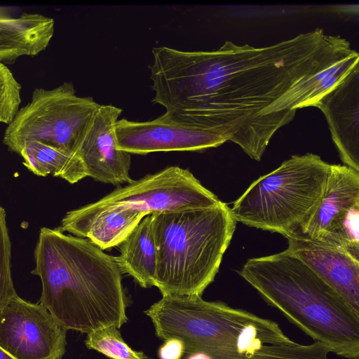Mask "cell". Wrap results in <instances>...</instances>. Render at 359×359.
<instances>
[{
    "label": "cell",
    "mask_w": 359,
    "mask_h": 359,
    "mask_svg": "<svg viewBox=\"0 0 359 359\" xmlns=\"http://www.w3.org/2000/svg\"><path fill=\"white\" fill-rule=\"evenodd\" d=\"M238 274L270 306L331 353L359 358V313L287 250L246 261Z\"/></svg>",
    "instance_id": "3957f363"
},
{
    "label": "cell",
    "mask_w": 359,
    "mask_h": 359,
    "mask_svg": "<svg viewBox=\"0 0 359 359\" xmlns=\"http://www.w3.org/2000/svg\"><path fill=\"white\" fill-rule=\"evenodd\" d=\"M0 359H15L9 355L6 351L0 347Z\"/></svg>",
    "instance_id": "d4e9b609"
},
{
    "label": "cell",
    "mask_w": 359,
    "mask_h": 359,
    "mask_svg": "<svg viewBox=\"0 0 359 359\" xmlns=\"http://www.w3.org/2000/svg\"><path fill=\"white\" fill-rule=\"evenodd\" d=\"M115 259L121 273L132 276L141 287L155 285L157 252L150 215L145 216L120 245V255Z\"/></svg>",
    "instance_id": "e0dca14e"
},
{
    "label": "cell",
    "mask_w": 359,
    "mask_h": 359,
    "mask_svg": "<svg viewBox=\"0 0 359 359\" xmlns=\"http://www.w3.org/2000/svg\"><path fill=\"white\" fill-rule=\"evenodd\" d=\"M184 352L182 341L179 339L169 338L165 339L158 351L160 359H181Z\"/></svg>",
    "instance_id": "603a6c76"
},
{
    "label": "cell",
    "mask_w": 359,
    "mask_h": 359,
    "mask_svg": "<svg viewBox=\"0 0 359 359\" xmlns=\"http://www.w3.org/2000/svg\"><path fill=\"white\" fill-rule=\"evenodd\" d=\"M11 245L6 222V212L0 207V312L17 295L11 270Z\"/></svg>",
    "instance_id": "44dd1931"
},
{
    "label": "cell",
    "mask_w": 359,
    "mask_h": 359,
    "mask_svg": "<svg viewBox=\"0 0 359 359\" xmlns=\"http://www.w3.org/2000/svg\"><path fill=\"white\" fill-rule=\"evenodd\" d=\"M67 331L40 303L18 294L0 312V347L15 359H62Z\"/></svg>",
    "instance_id": "30bf717a"
},
{
    "label": "cell",
    "mask_w": 359,
    "mask_h": 359,
    "mask_svg": "<svg viewBox=\"0 0 359 359\" xmlns=\"http://www.w3.org/2000/svg\"><path fill=\"white\" fill-rule=\"evenodd\" d=\"M220 201L187 169L170 166L118 187L94 203L130 208L149 215L213 206Z\"/></svg>",
    "instance_id": "9c48e42d"
},
{
    "label": "cell",
    "mask_w": 359,
    "mask_h": 359,
    "mask_svg": "<svg viewBox=\"0 0 359 359\" xmlns=\"http://www.w3.org/2000/svg\"><path fill=\"white\" fill-rule=\"evenodd\" d=\"M330 350L322 343L314 341L302 345L290 340L280 344H269L249 355L233 359H327Z\"/></svg>",
    "instance_id": "ffe728a7"
},
{
    "label": "cell",
    "mask_w": 359,
    "mask_h": 359,
    "mask_svg": "<svg viewBox=\"0 0 359 359\" xmlns=\"http://www.w3.org/2000/svg\"><path fill=\"white\" fill-rule=\"evenodd\" d=\"M286 249L311 269L359 313V260L337 248L295 233L285 236Z\"/></svg>",
    "instance_id": "5bb4252c"
},
{
    "label": "cell",
    "mask_w": 359,
    "mask_h": 359,
    "mask_svg": "<svg viewBox=\"0 0 359 359\" xmlns=\"http://www.w3.org/2000/svg\"><path fill=\"white\" fill-rule=\"evenodd\" d=\"M100 105L92 97L77 96L70 82L52 89L36 88L8 124L3 142L15 153L32 141L76 153Z\"/></svg>",
    "instance_id": "52a82bcc"
},
{
    "label": "cell",
    "mask_w": 359,
    "mask_h": 359,
    "mask_svg": "<svg viewBox=\"0 0 359 359\" xmlns=\"http://www.w3.org/2000/svg\"><path fill=\"white\" fill-rule=\"evenodd\" d=\"M17 154L24 159L27 168L39 176L53 174L70 184L87 177L83 163L76 153L32 141L25 143Z\"/></svg>",
    "instance_id": "ac0fdd59"
},
{
    "label": "cell",
    "mask_w": 359,
    "mask_h": 359,
    "mask_svg": "<svg viewBox=\"0 0 359 359\" xmlns=\"http://www.w3.org/2000/svg\"><path fill=\"white\" fill-rule=\"evenodd\" d=\"M144 313L158 337L182 341L184 354L233 359L252 354L265 345L290 341L271 320L198 295H164Z\"/></svg>",
    "instance_id": "5b68a950"
},
{
    "label": "cell",
    "mask_w": 359,
    "mask_h": 359,
    "mask_svg": "<svg viewBox=\"0 0 359 359\" xmlns=\"http://www.w3.org/2000/svg\"><path fill=\"white\" fill-rule=\"evenodd\" d=\"M150 215L157 252L154 286L163 296H201L214 280L236 229L230 208L220 201L211 207Z\"/></svg>",
    "instance_id": "277c9868"
},
{
    "label": "cell",
    "mask_w": 359,
    "mask_h": 359,
    "mask_svg": "<svg viewBox=\"0 0 359 359\" xmlns=\"http://www.w3.org/2000/svg\"><path fill=\"white\" fill-rule=\"evenodd\" d=\"M34 259L32 273L42 284L40 304L66 330L88 334L126 323L122 273L114 257L87 238L43 227Z\"/></svg>",
    "instance_id": "7a4b0ae2"
},
{
    "label": "cell",
    "mask_w": 359,
    "mask_h": 359,
    "mask_svg": "<svg viewBox=\"0 0 359 359\" xmlns=\"http://www.w3.org/2000/svg\"><path fill=\"white\" fill-rule=\"evenodd\" d=\"M358 63L359 55L355 50L326 69L301 79L266 108L264 114L267 116L312 107L323 95L337 86Z\"/></svg>",
    "instance_id": "2e32d148"
},
{
    "label": "cell",
    "mask_w": 359,
    "mask_h": 359,
    "mask_svg": "<svg viewBox=\"0 0 359 359\" xmlns=\"http://www.w3.org/2000/svg\"><path fill=\"white\" fill-rule=\"evenodd\" d=\"M358 228L359 172L331 164L318 205L306 223L290 233L337 248L359 260Z\"/></svg>",
    "instance_id": "ba28073f"
},
{
    "label": "cell",
    "mask_w": 359,
    "mask_h": 359,
    "mask_svg": "<svg viewBox=\"0 0 359 359\" xmlns=\"http://www.w3.org/2000/svg\"><path fill=\"white\" fill-rule=\"evenodd\" d=\"M181 359H210V358L203 353H194L184 354Z\"/></svg>",
    "instance_id": "cb8c5ba5"
},
{
    "label": "cell",
    "mask_w": 359,
    "mask_h": 359,
    "mask_svg": "<svg viewBox=\"0 0 359 359\" xmlns=\"http://www.w3.org/2000/svg\"><path fill=\"white\" fill-rule=\"evenodd\" d=\"M354 52L323 29L256 48L226 41L213 50L152 49L153 102L174 119L213 130L260 161L276 131L297 110H264L301 79Z\"/></svg>",
    "instance_id": "6da1fadb"
},
{
    "label": "cell",
    "mask_w": 359,
    "mask_h": 359,
    "mask_svg": "<svg viewBox=\"0 0 359 359\" xmlns=\"http://www.w3.org/2000/svg\"><path fill=\"white\" fill-rule=\"evenodd\" d=\"M21 86L6 65L0 62V123L8 124L21 103Z\"/></svg>",
    "instance_id": "7402d4cb"
},
{
    "label": "cell",
    "mask_w": 359,
    "mask_h": 359,
    "mask_svg": "<svg viewBox=\"0 0 359 359\" xmlns=\"http://www.w3.org/2000/svg\"><path fill=\"white\" fill-rule=\"evenodd\" d=\"M145 216L136 210L93 203L68 212L60 229L86 238L103 250L120 245Z\"/></svg>",
    "instance_id": "9a60e30c"
},
{
    "label": "cell",
    "mask_w": 359,
    "mask_h": 359,
    "mask_svg": "<svg viewBox=\"0 0 359 359\" xmlns=\"http://www.w3.org/2000/svg\"><path fill=\"white\" fill-rule=\"evenodd\" d=\"M85 344L111 359H147L142 351L130 348L114 326L100 328L87 334Z\"/></svg>",
    "instance_id": "d6986e66"
},
{
    "label": "cell",
    "mask_w": 359,
    "mask_h": 359,
    "mask_svg": "<svg viewBox=\"0 0 359 359\" xmlns=\"http://www.w3.org/2000/svg\"><path fill=\"white\" fill-rule=\"evenodd\" d=\"M312 107L324 114L344 165L359 172V63Z\"/></svg>",
    "instance_id": "4fadbf2b"
},
{
    "label": "cell",
    "mask_w": 359,
    "mask_h": 359,
    "mask_svg": "<svg viewBox=\"0 0 359 359\" xmlns=\"http://www.w3.org/2000/svg\"><path fill=\"white\" fill-rule=\"evenodd\" d=\"M115 133L117 148L130 154L203 151L228 141L213 130L177 121L165 113L148 121L118 120Z\"/></svg>",
    "instance_id": "8fae6325"
},
{
    "label": "cell",
    "mask_w": 359,
    "mask_h": 359,
    "mask_svg": "<svg viewBox=\"0 0 359 359\" xmlns=\"http://www.w3.org/2000/svg\"><path fill=\"white\" fill-rule=\"evenodd\" d=\"M330 167L314 154L292 156L250 184L230 208L233 218L285 236L306 223L316 209Z\"/></svg>",
    "instance_id": "8992f818"
},
{
    "label": "cell",
    "mask_w": 359,
    "mask_h": 359,
    "mask_svg": "<svg viewBox=\"0 0 359 359\" xmlns=\"http://www.w3.org/2000/svg\"><path fill=\"white\" fill-rule=\"evenodd\" d=\"M122 109L100 105L78 148L87 177L117 185L133 180L129 175L130 154L117 148L115 126Z\"/></svg>",
    "instance_id": "7c38bea8"
}]
</instances>
